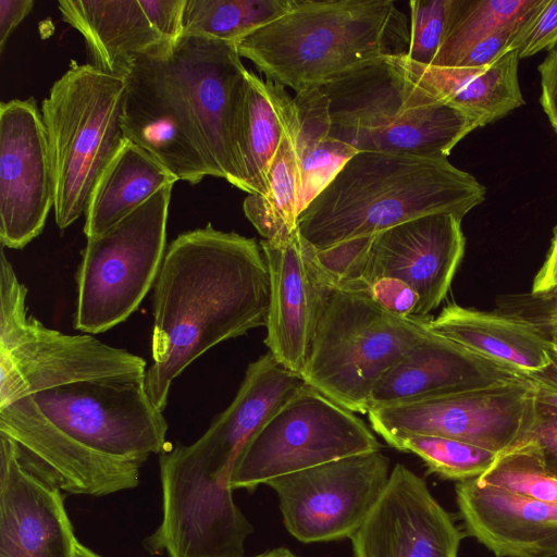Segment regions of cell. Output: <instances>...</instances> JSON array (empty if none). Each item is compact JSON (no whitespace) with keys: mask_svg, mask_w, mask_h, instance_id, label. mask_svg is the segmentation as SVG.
<instances>
[{"mask_svg":"<svg viewBox=\"0 0 557 557\" xmlns=\"http://www.w3.org/2000/svg\"><path fill=\"white\" fill-rule=\"evenodd\" d=\"M294 101L302 211L358 151L332 137L329 101L321 88L297 92Z\"/></svg>","mask_w":557,"mask_h":557,"instance_id":"cell-28","label":"cell"},{"mask_svg":"<svg viewBox=\"0 0 557 557\" xmlns=\"http://www.w3.org/2000/svg\"><path fill=\"white\" fill-rule=\"evenodd\" d=\"M541 76V103L557 134V44L548 50L539 65Z\"/></svg>","mask_w":557,"mask_h":557,"instance_id":"cell-39","label":"cell"},{"mask_svg":"<svg viewBox=\"0 0 557 557\" xmlns=\"http://www.w3.org/2000/svg\"><path fill=\"white\" fill-rule=\"evenodd\" d=\"M461 537L424 480L397 463L350 541L354 557H458Z\"/></svg>","mask_w":557,"mask_h":557,"instance_id":"cell-17","label":"cell"},{"mask_svg":"<svg viewBox=\"0 0 557 557\" xmlns=\"http://www.w3.org/2000/svg\"><path fill=\"white\" fill-rule=\"evenodd\" d=\"M58 8L82 34L89 64L113 76L125 78L138 57L174 44L153 27L140 0H63Z\"/></svg>","mask_w":557,"mask_h":557,"instance_id":"cell-23","label":"cell"},{"mask_svg":"<svg viewBox=\"0 0 557 557\" xmlns=\"http://www.w3.org/2000/svg\"><path fill=\"white\" fill-rule=\"evenodd\" d=\"M393 59L412 83L471 117L479 127L524 104L517 50L480 67L425 65L406 55Z\"/></svg>","mask_w":557,"mask_h":557,"instance_id":"cell-24","label":"cell"},{"mask_svg":"<svg viewBox=\"0 0 557 557\" xmlns=\"http://www.w3.org/2000/svg\"><path fill=\"white\" fill-rule=\"evenodd\" d=\"M125 90L124 78L73 61L42 101L61 230L85 214L99 180L128 140Z\"/></svg>","mask_w":557,"mask_h":557,"instance_id":"cell-7","label":"cell"},{"mask_svg":"<svg viewBox=\"0 0 557 557\" xmlns=\"http://www.w3.org/2000/svg\"><path fill=\"white\" fill-rule=\"evenodd\" d=\"M297 109L286 88L247 71L237 124L239 189L264 195L268 172Z\"/></svg>","mask_w":557,"mask_h":557,"instance_id":"cell-26","label":"cell"},{"mask_svg":"<svg viewBox=\"0 0 557 557\" xmlns=\"http://www.w3.org/2000/svg\"><path fill=\"white\" fill-rule=\"evenodd\" d=\"M524 443L536 447L545 468L557 478V407L537 400L533 422L518 445Z\"/></svg>","mask_w":557,"mask_h":557,"instance_id":"cell-35","label":"cell"},{"mask_svg":"<svg viewBox=\"0 0 557 557\" xmlns=\"http://www.w3.org/2000/svg\"><path fill=\"white\" fill-rule=\"evenodd\" d=\"M546 0H454L447 30L431 65L454 66L478 41L530 22Z\"/></svg>","mask_w":557,"mask_h":557,"instance_id":"cell-30","label":"cell"},{"mask_svg":"<svg viewBox=\"0 0 557 557\" xmlns=\"http://www.w3.org/2000/svg\"><path fill=\"white\" fill-rule=\"evenodd\" d=\"M302 384L271 352L251 362L235 398L209 429L195 443L160 454L166 492L196 513L224 507L233 497L230 481L242 449Z\"/></svg>","mask_w":557,"mask_h":557,"instance_id":"cell-9","label":"cell"},{"mask_svg":"<svg viewBox=\"0 0 557 557\" xmlns=\"http://www.w3.org/2000/svg\"><path fill=\"white\" fill-rule=\"evenodd\" d=\"M270 278L264 343L287 370L301 375L314 337L318 280L299 231L285 240L259 242Z\"/></svg>","mask_w":557,"mask_h":557,"instance_id":"cell-20","label":"cell"},{"mask_svg":"<svg viewBox=\"0 0 557 557\" xmlns=\"http://www.w3.org/2000/svg\"><path fill=\"white\" fill-rule=\"evenodd\" d=\"M454 0H412L409 2L410 42L407 58L431 65L444 40Z\"/></svg>","mask_w":557,"mask_h":557,"instance_id":"cell-34","label":"cell"},{"mask_svg":"<svg viewBox=\"0 0 557 557\" xmlns=\"http://www.w3.org/2000/svg\"><path fill=\"white\" fill-rule=\"evenodd\" d=\"M476 480L483 485L557 504V478L548 472L536 447L531 443L498 454L491 467Z\"/></svg>","mask_w":557,"mask_h":557,"instance_id":"cell-33","label":"cell"},{"mask_svg":"<svg viewBox=\"0 0 557 557\" xmlns=\"http://www.w3.org/2000/svg\"><path fill=\"white\" fill-rule=\"evenodd\" d=\"M178 178L127 140L99 180L85 212L87 238L115 225L157 191Z\"/></svg>","mask_w":557,"mask_h":557,"instance_id":"cell-27","label":"cell"},{"mask_svg":"<svg viewBox=\"0 0 557 557\" xmlns=\"http://www.w3.org/2000/svg\"><path fill=\"white\" fill-rule=\"evenodd\" d=\"M270 278L259 243L211 224L165 250L153 292L146 388L163 411L174 380L210 348L265 326Z\"/></svg>","mask_w":557,"mask_h":557,"instance_id":"cell-2","label":"cell"},{"mask_svg":"<svg viewBox=\"0 0 557 557\" xmlns=\"http://www.w3.org/2000/svg\"><path fill=\"white\" fill-rule=\"evenodd\" d=\"M77 557H102L82 543L78 544Z\"/></svg>","mask_w":557,"mask_h":557,"instance_id":"cell-45","label":"cell"},{"mask_svg":"<svg viewBox=\"0 0 557 557\" xmlns=\"http://www.w3.org/2000/svg\"><path fill=\"white\" fill-rule=\"evenodd\" d=\"M33 0H0V51L34 7Z\"/></svg>","mask_w":557,"mask_h":557,"instance_id":"cell-41","label":"cell"},{"mask_svg":"<svg viewBox=\"0 0 557 557\" xmlns=\"http://www.w3.org/2000/svg\"><path fill=\"white\" fill-rule=\"evenodd\" d=\"M297 121L285 134L268 172L264 195H248L243 209L267 240H285L298 232L301 182L296 151Z\"/></svg>","mask_w":557,"mask_h":557,"instance_id":"cell-29","label":"cell"},{"mask_svg":"<svg viewBox=\"0 0 557 557\" xmlns=\"http://www.w3.org/2000/svg\"><path fill=\"white\" fill-rule=\"evenodd\" d=\"M485 194L447 158L359 151L301 211L298 231L322 250L429 214L462 219Z\"/></svg>","mask_w":557,"mask_h":557,"instance_id":"cell-3","label":"cell"},{"mask_svg":"<svg viewBox=\"0 0 557 557\" xmlns=\"http://www.w3.org/2000/svg\"><path fill=\"white\" fill-rule=\"evenodd\" d=\"M253 557H261V555H257V556H253Z\"/></svg>","mask_w":557,"mask_h":557,"instance_id":"cell-47","label":"cell"},{"mask_svg":"<svg viewBox=\"0 0 557 557\" xmlns=\"http://www.w3.org/2000/svg\"><path fill=\"white\" fill-rule=\"evenodd\" d=\"M557 289V226L546 259L537 272L533 286V295Z\"/></svg>","mask_w":557,"mask_h":557,"instance_id":"cell-43","label":"cell"},{"mask_svg":"<svg viewBox=\"0 0 557 557\" xmlns=\"http://www.w3.org/2000/svg\"><path fill=\"white\" fill-rule=\"evenodd\" d=\"M369 292L388 313L399 318L416 315L420 298L405 281L396 277H380L371 284Z\"/></svg>","mask_w":557,"mask_h":557,"instance_id":"cell-37","label":"cell"},{"mask_svg":"<svg viewBox=\"0 0 557 557\" xmlns=\"http://www.w3.org/2000/svg\"><path fill=\"white\" fill-rule=\"evenodd\" d=\"M456 500L468 533L497 557H557V504L476 478L456 484Z\"/></svg>","mask_w":557,"mask_h":557,"instance_id":"cell-22","label":"cell"},{"mask_svg":"<svg viewBox=\"0 0 557 557\" xmlns=\"http://www.w3.org/2000/svg\"><path fill=\"white\" fill-rule=\"evenodd\" d=\"M237 45L183 35L138 57L124 78L123 127L178 180L206 176L239 188L237 124L246 74Z\"/></svg>","mask_w":557,"mask_h":557,"instance_id":"cell-1","label":"cell"},{"mask_svg":"<svg viewBox=\"0 0 557 557\" xmlns=\"http://www.w3.org/2000/svg\"><path fill=\"white\" fill-rule=\"evenodd\" d=\"M308 248L318 280V311L301 376L345 409L368 413L374 387L430 333L431 319L393 315L369 290L336 285Z\"/></svg>","mask_w":557,"mask_h":557,"instance_id":"cell-5","label":"cell"},{"mask_svg":"<svg viewBox=\"0 0 557 557\" xmlns=\"http://www.w3.org/2000/svg\"><path fill=\"white\" fill-rule=\"evenodd\" d=\"M521 376L431 330L376 384L369 399L368 412Z\"/></svg>","mask_w":557,"mask_h":557,"instance_id":"cell-21","label":"cell"},{"mask_svg":"<svg viewBox=\"0 0 557 557\" xmlns=\"http://www.w3.org/2000/svg\"><path fill=\"white\" fill-rule=\"evenodd\" d=\"M54 205L46 128L33 98L0 106V240L22 249L44 230Z\"/></svg>","mask_w":557,"mask_h":557,"instance_id":"cell-16","label":"cell"},{"mask_svg":"<svg viewBox=\"0 0 557 557\" xmlns=\"http://www.w3.org/2000/svg\"><path fill=\"white\" fill-rule=\"evenodd\" d=\"M409 20L392 0H289L237 45L267 79L296 94L385 58L407 55Z\"/></svg>","mask_w":557,"mask_h":557,"instance_id":"cell-4","label":"cell"},{"mask_svg":"<svg viewBox=\"0 0 557 557\" xmlns=\"http://www.w3.org/2000/svg\"><path fill=\"white\" fill-rule=\"evenodd\" d=\"M61 492L29 451L0 433V557H77Z\"/></svg>","mask_w":557,"mask_h":557,"instance_id":"cell-15","label":"cell"},{"mask_svg":"<svg viewBox=\"0 0 557 557\" xmlns=\"http://www.w3.org/2000/svg\"><path fill=\"white\" fill-rule=\"evenodd\" d=\"M380 450L352 455L278 476L283 522L296 540L319 543L351 537L375 507L389 480Z\"/></svg>","mask_w":557,"mask_h":557,"instance_id":"cell-14","label":"cell"},{"mask_svg":"<svg viewBox=\"0 0 557 557\" xmlns=\"http://www.w3.org/2000/svg\"><path fill=\"white\" fill-rule=\"evenodd\" d=\"M391 446L419 456L431 472L458 482L479 478L498 456L463 441L435 435H408Z\"/></svg>","mask_w":557,"mask_h":557,"instance_id":"cell-32","label":"cell"},{"mask_svg":"<svg viewBox=\"0 0 557 557\" xmlns=\"http://www.w3.org/2000/svg\"><path fill=\"white\" fill-rule=\"evenodd\" d=\"M523 312L525 319L542 331L557 329V289L530 295Z\"/></svg>","mask_w":557,"mask_h":557,"instance_id":"cell-40","label":"cell"},{"mask_svg":"<svg viewBox=\"0 0 557 557\" xmlns=\"http://www.w3.org/2000/svg\"><path fill=\"white\" fill-rule=\"evenodd\" d=\"M537 399L523 377L431 399L370 410L372 426L388 445L408 435L463 441L496 454L517 446L535 417Z\"/></svg>","mask_w":557,"mask_h":557,"instance_id":"cell-13","label":"cell"},{"mask_svg":"<svg viewBox=\"0 0 557 557\" xmlns=\"http://www.w3.org/2000/svg\"><path fill=\"white\" fill-rule=\"evenodd\" d=\"M557 44V0H546L527 30L512 44L519 59L529 58Z\"/></svg>","mask_w":557,"mask_h":557,"instance_id":"cell-36","label":"cell"},{"mask_svg":"<svg viewBox=\"0 0 557 557\" xmlns=\"http://www.w3.org/2000/svg\"><path fill=\"white\" fill-rule=\"evenodd\" d=\"M430 329L521 375L537 372L553 361L548 336L533 323L509 313L449 304L430 320Z\"/></svg>","mask_w":557,"mask_h":557,"instance_id":"cell-25","label":"cell"},{"mask_svg":"<svg viewBox=\"0 0 557 557\" xmlns=\"http://www.w3.org/2000/svg\"><path fill=\"white\" fill-rule=\"evenodd\" d=\"M393 58L320 87L332 137L358 152L447 158L479 125L412 83Z\"/></svg>","mask_w":557,"mask_h":557,"instance_id":"cell-6","label":"cell"},{"mask_svg":"<svg viewBox=\"0 0 557 557\" xmlns=\"http://www.w3.org/2000/svg\"><path fill=\"white\" fill-rule=\"evenodd\" d=\"M380 447L359 417L305 382L242 449L230 484L233 491H252L278 476Z\"/></svg>","mask_w":557,"mask_h":557,"instance_id":"cell-11","label":"cell"},{"mask_svg":"<svg viewBox=\"0 0 557 557\" xmlns=\"http://www.w3.org/2000/svg\"><path fill=\"white\" fill-rule=\"evenodd\" d=\"M549 338L552 343V351L555 357H557V329L543 331Z\"/></svg>","mask_w":557,"mask_h":557,"instance_id":"cell-46","label":"cell"},{"mask_svg":"<svg viewBox=\"0 0 557 557\" xmlns=\"http://www.w3.org/2000/svg\"><path fill=\"white\" fill-rule=\"evenodd\" d=\"M153 27L169 41L183 36L186 0H140Z\"/></svg>","mask_w":557,"mask_h":557,"instance_id":"cell-38","label":"cell"},{"mask_svg":"<svg viewBox=\"0 0 557 557\" xmlns=\"http://www.w3.org/2000/svg\"><path fill=\"white\" fill-rule=\"evenodd\" d=\"M173 186H164L115 225L87 238L76 274V330L98 334L116 326L154 285L166 250Z\"/></svg>","mask_w":557,"mask_h":557,"instance_id":"cell-10","label":"cell"},{"mask_svg":"<svg viewBox=\"0 0 557 557\" xmlns=\"http://www.w3.org/2000/svg\"><path fill=\"white\" fill-rule=\"evenodd\" d=\"M145 376L81 381L32 398L45 417L77 444L141 468L151 455L169 448L168 422L152 403Z\"/></svg>","mask_w":557,"mask_h":557,"instance_id":"cell-12","label":"cell"},{"mask_svg":"<svg viewBox=\"0 0 557 557\" xmlns=\"http://www.w3.org/2000/svg\"><path fill=\"white\" fill-rule=\"evenodd\" d=\"M27 288L0 256V408L81 381L146 375V361L91 335H69L28 314Z\"/></svg>","mask_w":557,"mask_h":557,"instance_id":"cell-8","label":"cell"},{"mask_svg":"<svg viewBox=\"0 0 557 557\" xmlns=\"http://www.w3.org/2000/svg\"><path fill=\"white\" fill-rule=\"evenodd\" d=\"M461 220L451 213L420 216L371 236L368 283L396 277L419 295L414 317L425 318L445 298L465 253Z\"/></svg>","mask_w":557,"mask_h":557,"instance_id":"cell-18","label":"cell"},{"mask_svg":"<svg viewBox=\"0 0 557 557\" xmlns=\"http://www.w3.org/2000/svg\"><path fill=\"white\" fill-rule=\"evenodd\" d=\"M289 0H186L183 35L237 44L283 15Z\"/></svg>","mask_w":557,"mask_h":557,"instance_id":"cell-31","label":"cell"},{"mask_svg":"<svg viewBox=\"0 0 557 557\" xmlns=\"http://www.w3.org/2000/svg\"><path fill=\"white\" fill-rule=\"evenodd\" d=\"M261 557H298L290 550L284 547L275 548L267 553L261 554Z\"/></svg>","mask_w":557,"mask_h":557,"instance_id":"cell-44","label":"cell"},{"mask_svg":"<svg viewBox=\"0 0 557 557\" xmlns=\"http://www.w3.org/2000/svg\"><path fill=\"white\" fill-rule=\"evenodd\" d=\"M0 433L29 451L63 492L100 497L139 484V467L111 460L77 444L45 417L32 397L0 408Z\"/></svg>","mask_w":557,"mask_h":557,"instance_id":"cell-19","label":"cell"},{"mask_svg":"<svg viewBox=\"0 0 557 557\" xmlns=\"http://www.w3.org/2000/svg\"><path fill=\"white\" fill-rule=\"evenodd\" d=\"M532 386L539 401L557 407V357L544 369L522 375Z\"/></svg>","mask_w":557,"mask_h":557,"instance_id":"cell-42","label":"cell"}]
</instances>
